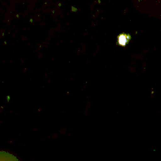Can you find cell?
I'll return each mask as SVG.
<instances>
[{"label": "cell", "instance_id": "1", "mask_svg": "<svg viewBox=\"0 0 161 161\" xmlns=\"http://www.w3.org/2000/svg\"><path fill=\"white\" fill-rule=\"evenodd\" d=\"M131 40V36L129 34L121 33L118 36V44L121 47H125Z\"/></svg>", "mask_w": 161, "mask_h": 161}]
</instances>
